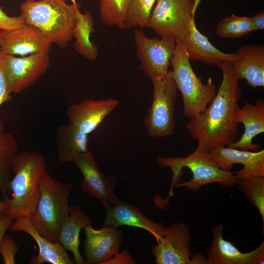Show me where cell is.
Wrapping results in <instances>:
<instances>
[{
	"instance_id": "1",
	"label": "cell",
	"mask_w": 264,
	"mask_h": 264,
	"mask_svg": "<svg viewBox=\"0 0 264 264\" xmlns=\"http://www.w3.org/2000/svg\"><path fill=\"white\" fill-rule=\"evenodd\" d=\"M218 66L222 77L215 97L202 113L190 118L185 125L190 136L207 152L233 143L239 134L235 119L242 91L239 80L231 63L225 61Z\"/></svg>"
},
{
	"instance_id": "2",
	"label": "cell",
	"mask_w": 264,
	"mask_h": 264,
	"mask_svg": "<svg viewBox=\"0 0 264 264\" xmlns=\"http://www.w3.org/2000/svg\"><path fill=\"white\" fill-rule=\"evenodd\" d=\"M156 161L161 167H169L172 171L167 200L173 196L174 186L197 192L204 185L216 182L227 187L238 184L240 180L234 175L235 172L221 170L200 143L193 153L185 157L158 156Z\"/></svg>"
},
{
	"instance_id": "3",
	"label": "cell",
	"mask_w": 264,
	"mask_h": 264,
	"mask_svg": "<svg viewBox=\"0 0 264 264\" xmlns=\"http://www.w3.org/2000/svg\"><path fill=\"white\" fill-rule=\"evenodd\" d=\"M14 177L10 180L9 191L12 198L3 196L7 205L6 214L14 220L21 217L30 218L34 212L40 195V180L46 172L44 156L37 153H18L12 166Z\"/></svg>"
},
{
	"instance_id": "4",
	"label": "cell",
	"mask_w": 264,
	"mask_h": 264,
	"mask_svg": "<svg viewBox=\"0 0 264 264\" xmlns=\"http://www.w3.org/2000/svg\"><path fill=\"white\" fill-rule=\"evenodd\" d=\"M80 4L64 0H25L20 10L24 23L40 30L52 43L65 48L73 38Z\"/></svg>"
},
{
	"instance_id": "5",
	"label": "cell",
	"mask_w": 264,
	"mask_h": 264,
	"mask_svg": "<svg viewBox=\"0 0 264 264\" xmlns=\"http://www.w3.org/2000/svg\"><path fill=\"white\" fill-rule=\"evenodd\" d=\"M71 183L56 180L46 172L40 180V195L29 219L36 230L49 241L59 242L60 230L69 216Z\"/></svg>"
},
{
	"instance_id": "6",
	"label": "cell",
	"mask_w": 264,
	"mask_h": 264,
	"mask_svg": "<svg viewBox=\"0 0 264 264\" xmlns=\"http://www.w3.org/2000/svg\"><path fill=\"white\" fill-rule=\"evenodd\" d=\"M190 59L181 41L176 42L175 50L170 63L177 89L183 102V113L189 119L202 113L217 93V87L210 77L203 84L194 71Z\"/></svg>"
},
{
	"instance_id": "7",
	"label": "cell",
	"mask_w": 264,
	"mask_h": 264,
	"mask_svg": "<svg viewBox=\"0 0 264 264\" xmlns=\"http://www.w3.org/2000/svg\"><path fill=\"white\" fill-rule=\"evenodd\" d=\"M195 0H157L151 13L149 27L162 39L181 41L195 20Z\"/></svg>"
},
{
	"instance_id": "8",
	"label": "cell",
	"mask_w": 264,
	"mask_h": 264,
	"mask_svg": "<svg viewBox=\"0 0 264 264\" xmlns=\"http://www.w3.org/2000/svg\"><path fill=\"white\" fill-rule=\"evenodd\" d=\"M150 78L154 87L153 100L144 124L150 136H168L174 132V107L177 97L172 71L164 76Z\"/></svg>"
},
{
	"instance_id": "9",
	"label": "cell",
	"mask_w": 264,
	"mask_h": 264,
	"mask_svg": "<svg viewBox=\"0 0 264 264\" xmlns=\"http://www.w3.org/2000/svg\"><path fill=\"white\" fill-rule=\"evenodd\" d=\"M133 33L136 55L140 62V69L150 77L167 75L176 42L155 37L149 38L142 28L135 29Z\"/></svg>"
},
{
	"instance_id": "10",
	"label": "cell",
	"mask_w": 264,
	"mask_h": 264,
	"mask_svg": "<svg viewBox=\"0 0 264 264\" xmlns=\"http://www.w3.org/2000/svg\"><path fill=\"white\" fill-rule=\"evenodd\" d=\"M4 55V72L9 92L19 93L45 74L50 66L49 52L17 57Z\"/></svg>"
},
{
	"instance_id": "11",
	"label": "cell",
	"mask_w": 264,
	"mask_h": 264,
	"mask_svg": "<svg viewBox=\"0 0 264 264\" xmlns=\"http://www.w3.org/2000/svg\"><path fill=\"white\" fill-rule=\"evenodd\" d=\"M191 237L188 225L173 223L165 227L162 239L152 247L157 264H194L190 259Z\"/></svg>"
},
{
	"instance_id": "12",
	"label": "cell",
	"mask_w": 264,
	"mask_h": 264,
	"mask_svg": "<svg viewBox=\"0 0 264 264\" xmlns=\"http://www.w3.org/2000/svg\"><path fill=\"white\" fill-rule=\"evenodd\" d=\"M83 176L82 190L90 197L100 200L105 206L117 197L114 193L117 179L114 176H106L99 169L92 153L88 150L73 161Z\"/></svg>"
},
{
	"instance_id": "13",
	"label": "cell",
	"mask_w": 264,
	"mask_h": 264,
	"mask_svg": "<svg viewBox=\"0 0 264 264\" xmlns=\"http://www.w3.org/2000/svg\"><path fill=\"white\" fill-rule=\"evenodd\" d=\"M208 153L222 170L230 171L234 164L243 165V169L235 173L241 180L264 177V149L250 152L220 146L211 150Z\"/></svg>"
},
{
	"instance_id": "14",
	"label": "cell",
	"mask_w": 264,
	"mask_h": 264,
	"mask_svg": "<svg viewBox=\"0 0 264 264\" xmlns=\"http://www.w3.org/2000/svg\"><path fill=\"white\" fill-rule=\"evenodd\" d=\"M86 238L84 255L86 264H104L118 253L123 239V232L103 226L95 229L91 224L84 228Z\"/></svg>"
},
{
	"instance_id": "15",
	"label": "cell",
	"mask_w": 264,
	"mask_h": 264,
	"mask_svg": "<svg viewBox=\"0 0 264 264\" xmlns=\"http://www.w3.org/2000/svg\"><path fill=\"white\" fill-rule=\"evenodd\" d=\"M224 225L222 223L212 227L213 237L211 242L206 264H263L264 241L254 250L242 253L222 236Z\"/></svg>"
},
{
	"instance_id": "16",
	"label": "cell",
	"mask_w": 264,
	"mask_h": 264,
	"mask_svg": "<svg viewBox=\"0 0 264 264\" xmlns=\"http://www.w3.org/2000/svg\"><path fill=\"white\" fill-rule=\"evenodd\" d=\"M106 217L103 226L117 228L129 226L143 229L153 235L157 242L163 237L165 227L162 222H156L144 216L135 206L116 197L104 206Z\"/></svg>"
},
{
	"instance_id": "17",
	"label": "cell",
	"mask_w": 264,
	"mask_h": 264,
	"mask_svg": "<svg viewBox=\"0 0 264 264\" xmlns=\"http://www.w3.org/2000/svg\"><path fill=\"white\" fill-rule=\"evenodd\" d=\"M52 44L40 30L24 24L16 29L3 31L0 50L5 55L24 56L49 52Z\"/></svg>"
},
{
	"instance_id": "18",
	"label": "cell",
	"mask_w": 264,
	"mask_h": 264,
	"mask_svg": "<svg viewBox=\"0 0 264 264\" xmlns=\"http://www.w3.org/2000/svg\"><path fill=\"white\" fill-rule=\"evenodd\" d=\"M118 104L116 99H88L67 109L69 124L88 134L93 132Z\"/></svg>"
},
{
	"instance_id": "19",
	"label": "cell",
	"mask_w": 264,
	"mask_h": 264,
	"mask_svg": "<svg viewBox=\"0 0 264 264\" xmlns=\"http://www.w3.org/2000/svg\"><path fill=\"white\" fill-rule=\"evenodd\" d=\"M236 122L242 123L244 132L241 138L226 146L244 151L257 152L261 149L260 143L254 144L253 139L264 132V101L258 99L255 104L245 102L235 114Z\"/></svg>"
},
{
	"instance_id": "20",
	"label": "cell",
	"mask_w": 264,
	"mask_h": 264,
	"mask_svg": "<svg viewBox=\"0 0 264 264\" xmlns=\"http://www.w3.org/2000/svg\"><path fill=\"white\" fill-rule=\"evenodd\" d=\"M237 59L231 63L238 79H244L253 88L264 86V45L248 44L240 47Z\"/></svg>"
},
{
	"instance_id": "21",
	"label": "cell",
	"mask_w": 264,
	"mask_h": 264,
	"mask_svg": "<svg viewBox=\"0 0 264 264\" xmlns=\"http://www.w3.org/2000/svg\"><path fill=\"white\" fill-rule=\"evenodd\" d=\"M11 231H22L27 233L37 243L39 252L36 258H33L31 264H73L66 249L59 242L45 239L34 228L29 218L21 217L14 220L9 228Z\"/></svg>"
},
{
	"instance_id": "22",
	"label": "cell",
	"mask_w": 264,
	"mask_h": 264,
	"mask_svg": "<svg viewBox=\"0 0 264 264\" xmlns=\"http://www.w3.org/2000/svg\"><path fill=\"white\" fill-rule=\"evenodd\" d=\"M181 41L190 60L218 66L222 62L232 63L237 59V53H225L215 47L207 37L198 30L195 20L189 31Z\"/></svg>"
},
{
	"instance_id": "23",
	"label": "cell",
	"mask_w": 264,
	"mask_h": 264,
	"mask_svg": "<svg viewBox=\"0 0 264 264\" xmlns=\"http://www.w3.org/2000/svg\"><path fill=\"white\" fill-rule=\"evenodd\" d=\"M90 224V218L78 205L69 207V216L62 226L59 241L72 253L77 264H86L79 250V235L82 228Z\"/></svg>"
},
{
	"instance_id": "24",
	"label": "cell",
	"mask_w": 264,
	"mask_h": 264,
	"mask_svg": "<svg viewBox=\"0 0 264 264\" xmlns=\"http://www.w3.org/2000/svg\"><path fill=\"white\" fill-rule=\"evenodd\" d=\"M56 141L58 157L63 162L73 161L88 150V134L69 123L58 128Z\"/></svg>"
},
{
	"instance_id": "25",
	"label": "cell",
	"mask_w": 264,
	"mask_h": 264,
	"mask_svg": "<svg viewBox=\"0 0 264 264\" xmlns=\"http://www.w3.org/2000/svg\"><path fill=\"white\" fill-rule=\"evenodd\" d=\"M94 31V20L90 12L82 13L80 11L73 32L74 48L78 54L90 61L96 60L98 55V46L90 39Z\"/></svg>"
},
{
	"instance_id": "26",
	"label": "cell",
	"mask_w": 264,
	"mask_h": 264,
	"mask_svg": "<svg viewBox=\"0 0 264 264\" xmlns=\"http://www.w3.org/2000/svg\"><path fill=\"white\" fill-rule=\"evenodd\" d=\"M18 149V144L14 135L10 132H0V192L3 196L9 191L12 163Z\"/></svg>"
},
{
	"instance_id": "27",
	"label": "cell",
	"mask_w": 264,
	"mask_h": 264,
	"mask_svg": "<svg viewBox=\"0 0 264 264\" xmlns=\"http://www.w3.org/2000/svg\"><path fill=\"white\" fill-rule=\"evenodd\" d=\"M99 15L104 24L126 29L129 0H99Z\"/></svg>"
},
{
	"instance_id": "28",
	"label": "cell",
	"mask_w": 264,
	"mask_h": 264,
	"mask_svg": "<svg viewBox=\"0 0 264 264\" xmlns=\"http://www.w3.org/2000/svg\"><path fill=\"white\" fill-rule=\"evenodd\" d=\"M255 31L251 17L231 15L221 20L218 23L215 32L224 38H237Z\"/></svg>"
},
{
	"instance_id": "29",
	"label": "cell",
	"mask_w": 264,
	"mask_h": 264,
	"mask_svg": "<svg viewBox=\"0 0 264 264\" xmlns=\"http://www.w3.org/2000/svg\"><path fill=\"white\" fill-rule=\"evenodd\" d=\"M156 0H129L126 29L135 27H149L151 13Z\"/></svg>"
},
{
	"instance_id": "30",
	"label": "cell",
	"mask_w": 264,
	"mask_h": 264,
	"mask_svg": "<svg viewBox=\"0 0 264 264\" xmlns=\"http://www.w3.org/2000/svg\"><path fill=\"white\" fill-rule=\"evenodd\" d=\"M239 189L249 202L257 208L264 224V177H255L240 180Z\"/></svg>"
},
{
	"instance_id": "31",
	"label": "cell",
	"mask_w": 264,
	"mask_h": 264,
	"mask_svg": "<svg viewBox=\"0 0 264 264\" xmlns=\"http://www.w3.org/2000/svg\"><path fill=\"white\" fill-rule=\"evenodd\" d=\"M18 250L19 248L14 239L5 234L0 242V252L4 264H15V257Z\"/></svg>"
},
{
	"instance_id": "32",
	"label": "cell",
	"mask_w": 264,
	"mask_h": 264,
	"mask_svg": "<svg viewBox=\"0 0 264 264\" xmlns=\"http://www.w3.org/2000/svg\"><path fill=\"white\" fill-rule=\"evenodd\" d=\"M4 55L0 50V107L12 98L9 92L4 72ZM0 132H3V123L0 121Z\"/></svg>"
},
{
	"instance_id": "33",
	"label": "cell",
	"mask_w": 264,
	"mask_h": 264,
	"mask_svg": "<svg viewBox=\"0 0 264 264\" xmlns=\"http://www.w3.org/2000/svg\"><path fill=\"white\" fill-rule=\"evenodd\" d=\"M24 21L20 15L11 17L7 15L0 6V31H10L21 27L24 24Z\"/></svg>"
},
{
	"instance_id": "34",
	"label": "cell",
	"mask_w": 264,
	"mask_h": 264,
	"mask_svg": "<svg viewBox=\"0 0 264 264\" xmlns=\"http://www.w3.org/2000/svg\"><path fill=\"white\" fill-rule=\"evenodd\" d=\"M14 220L13 217L4 214L0 216V242L3 235Z\"/></svg>"
},
{
	"instance_id": "35",
	"label": "cell",
	"mask_w": 264,
	"mask_h": 264,
	"mask_svg": "<svg viewBox=\"0 0 264 264\" xmlns=\"http://www.w3.org/2000/svg\"><path fill=\"white\" fill-rule=\"evenodd\" d=\"M251 19L255 31L264 29V13L263 11L251 17Z\"/></svg>"
},
{
	"instance_id": "36",
	"label": "cell",
	"mask_w": 264,
	"mask_h": 264,
	"mask_svg": "<svg viewBox=\"0 0 264 264\" xmlns=\"http://www.w3.org/2000/svg\"><path fill=\"white\" fill-rule=\"evenodd\" d=\"M7 205L3 200H0V216L6 214Z\"/></svg>"
},
{
	"instance_id": "37",
	"label": "cell",
	"mask_w": 264,
	"mask_h": 264,
	"mask_svg": "<svg viewBox=\"0 0 264 264\" xmlns=\"http://www.w3.org/2000/svg\"><path fill=\"white\" fill-rule=\"evenodd\" d=\"M2 36H3V31H0V47L2 44Z\"/></svg>"
},
{
	"instance_id": "38",
	"label": "cell",
	"mask_w": 264,
	"mask_h": 264,
	"mask_svg": "<svg viewBox=\"0 0 264 264\" xmlns=\"http://www.w3.org/2000/svg\"><path fill=\"white\" fill-rule=\"evenodd\" d=\"M69 0L71 1L72 3H73V4H76L77 3L76 0Z\"/></svg>"
},
{
	"instance_id": "39",
	"label": "cell",
	"mask_w": 264,
	"mask_h": 264,
	"mask_svg": "<svg viewBox=\"0 0 264 264\" xmlns=\"http://www.w3.org/2000/svg\"><path fill=\"white\" fill-rule=\"evenodd\" d=\"M201 0H195L196 4L197 5H198V4L199 3Z\"/></svg>"
},
{
	"instance_id": "40",
	"label": "cell",
	"mask_w": 264,
	"mask_h": 264,
	"mask_svg": "<svg viewBox=\"0 0 264 264\" xmlns=\"http://www.w3.org/2000/svg\"><path fill=\"white\" fill-rule=\"evenodd\" d=\"M28 0V1H35V0Z\"/></svg>"
}]
</instances>
